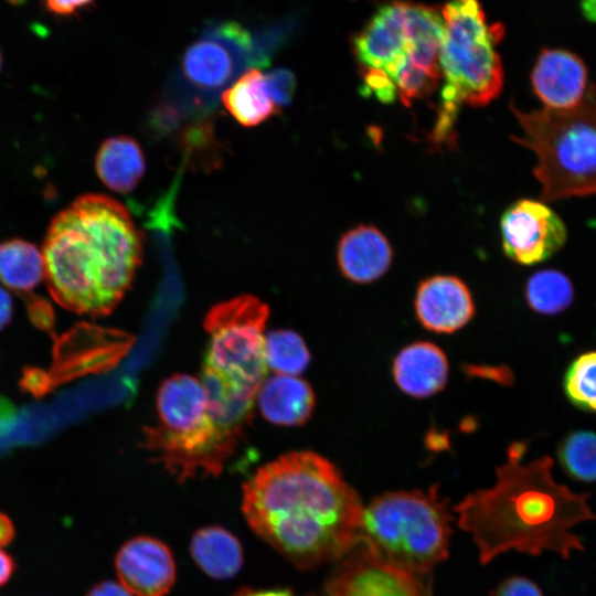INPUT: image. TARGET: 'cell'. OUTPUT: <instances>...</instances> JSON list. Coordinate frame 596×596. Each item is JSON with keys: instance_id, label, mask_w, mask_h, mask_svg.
Here are the masks:
<instances>
[{"instance_id": "cell-1", "label": "cell", "mask_w": 596, "mask_h": 596, "mask_svg": "<svg viewBox=\"0 0 596 596\" xmlns=\"http://www.w3.org/2000/svg\"><path fill=\"white\" fill-rule=\"evenodd\" d=\"M242 511L260 539L298 568L310 570L349 552L363 505L332 462L298 450L257 469L243 486Z\"/></svg>"}, {"instance_id": "cell-2", "label": "cell", "mask_w": 596, "mask_h": 596, "mask_svg": "<svg viewBox=\"0 0 596 596\" xmlns=\"http://www.w3.org/2000/svg\"><path fill=\"white\" fill-rule=\"evenodd\" d=\"M524 453L523 443L512 444L507 462L497 467L494 485L454 507L458 525L477 544L481 564L510 550L536 556L549 550L568 558L572 551H584L572 529L596 520L589 493H575L554 480L550 456L525 465Z\"/></svg>"}, {"instance_id": "cell-3", "label": "cell", "mask_w": 596, "mask_h": 596, "mask_svg": "<svg viewBox=\"0 0 596 596\" xmlns=\"http://www.w3.org/2000/svg\"><path fill=\"white\" fill-rule=\"evenodd\" d=\"M141 254V234L126 206L86 193L61 210L46 230L44 278L61 306L105 316L130 287Z\"/></svg>"}, {"instance_id": "cell-4", "label": "cell", "mask_w": 596, "mask_h": 596, "mask_svg": "<svg viewBox=\"0 0 596 596\" xmlns=\"http://www.w3.org/2000/svg\"><path fill=\"white\" fill-rule=\"evenodd\" d=\"M157 413V423L143 430L142 445L178 481L222 472L241 438L214 419L201 380L188 374L167 379Z\"/></svg>"}, {"instance_id": "cell-5", "label": "cell", "mask_w": 596, "mask_h": 596, "mask_svg": "<svg viewBox=\"0 0 596 596\" xmlns=\"http://www.w3.org/2000/svg\"><path fill=\"white\" fill-rule=\"evenodd\" d=\"M510 109L522 128V135L511 139L538 158L533 174L542 185L543 202L596 194L595 85L567 109L526 113L513 103Z\"/></svg>"}, {"instance_id": "cell-6", "label": "cell", "mask_w": 596, "mask_h": 596, "mask_svg": "<svg viewBox=\"0 0 596 596\" xmlns=\"http://www.w3.org/2000/svg\"><path fill=\"white\" fill-rule=\"evenodd\" d=\"M441 14L445 33L439 68L444 85L434 128L449 135L462 104L485 106L500 94L503 67L496 44L503 28L487 23L478 0H448Z\"/></svg>"}, {"instance_id": "cell-7", "label": "cell", "mask_w": 596, "mask_h": 596, "mask_svg": "<svg viewBox=\"0 0 596 596\" xmlns=\"http://www.w3.org/2000/svg\"><path fill=\"white\" fill-rule=\"evenodd\" d=\"M453 520L436 486L385 492L363 508L356 541L396 567L428 575L448 556Z\"/></svg>"}, {"instance_id": "cell-8", "label": "cell", "mask_w": 596, "mask_h": 596, "mask_svg": "<svg viewBox=\"0 0 596 596\" xmlns=\"http://www.w3.org/2000/svg\"><path fill=\"white\" fill-rule=\"evenodd\" d=\"M444 33L441 9L393 0L380 6L353 36L352 51L361 70L381 71L392 82L406 65L440 75Z\"/></svg>"}, {"instance_id": "cell-9", "label": "cell", "mask_w": 596, "mask_h": 596, "mask_svg": "<svg viewBox=\"0 0 596 596\" xmlns=\"http://www.w3.org/2000/svg\"><path fill=\"white\" fill-rule=\"evenodd\" d=\"M266 304L244 295L213 306L204 318L210 337L203 370L238 395L254 400L265 381Z\"/></svg>"}, {"instance_id": "cell-10", "label": "cell", "mask_w": 596, "mask_h": 596, "mask_svg": "<svg viewBox=\"0 0 596 596\" xmlns=\"http://www.w3.org/2000/svg\"><path fill=\"white\" fill-rule=\"evenodd\" d=\"M268 58L256 33L235 21H212L184 51L181 73L193 87L216 92L244 66L265 64Z\"/></svg>"}, {"instance_id": "cell-11", "label": "cell", "mask_w": 596, "mask_h": 596, "mask_svg": "<svg viewBox=\"0 0 596 596\" xmlns=\"http://www.w3.org/2000/svg\"><path fill=\"white\" fill-rule=\"evenodd\" d=\"M324 590L326 596H434L428 575L396 567L360 541L337 561Z\"/></svg>"}, {"instance_id": "cell-12", "label": "cell", "mask_w": 596, "mask_h": 596, "mask_svg": "<svg viewBox=\"0 0 596 596\" xmlns=\"http://www.w3.org/2000/svg\"><path fill=\"white\" fill-rule=\"evenodd\" d=\"M502 247L513 262L530 266L556 254L566 243L562 219L544 202L520 199L500 219Z\"/></svg>"}, {"instance_id": "cell-13", "label": "cell", "mask_w": 596, "mask_h": 596, "mask_svg": "<svg viewBox=\"0 0 596 596\" xmlns=\"http://www.w3.org/2000/svg\"><path fill=\"white\" fill-rule=\"evenodd\" d=\"M130 343V338L121 332L78 326L55 343L51 384L53 379L61 382L113 365Z\"/></svg>"}, {"instance_id": "cell-14", "label": "cell", "mask_w": 596, "mask_h": 596, "mask_svg": "<svg viewBox=\"0 0 596 596\" xmlns=\"http://www.w3.org/2000/svg\"><path fill=\"white\" fill-rule=\"evenodd\" d=\"M119 583L134 596H164L175 581V564L169 546L150 536L125 542L115 558Z\"/></svg>"}, {"instance_id": "cell-15", "label": "cell", "mask_w": 596, "mask_h": 596, "mask_svg": "<svg viewBox=\"0 0 596 596\" xmlns=\"http://www.w3.org/2000/svg\"><path fill=\"white\" fill-rule=\"evenodd\" d=\"M587 82L588 72L583 60L562 49H543L531 72L532 89L550 109L576 106L588 89Z\"/></svg>"}, {"instance_id": "cell-16", "label": "cell", "mask_w": 596, "mask_h": 596, "mask_svg": "<svg viewBox=\"0 0 596 596\" xmlns=\"http://www.w3.org/2000/svg\"><path fill=\"white\" fill-rule=\"evenodd\" d=\"M419 323L437 333H453L475 315V305L466 284L450 275H437L419 283L415 296Z\"/></svg>"}, {"instance_id": "cell-17", "label": "cell", "mask_w": 596, "mask_h": 596, "mask_svg": "<svg viewBox=\"0 0 596 596\" xmlns=\"http://www.w3.org/2000/svg\"><path fill=\"white\" fill-rule=\"evenodd\" d=\"M393 251L385 235L373 225L351 228L339 241L337 259L342 275L358 284L383 276L391 266Z\"/></svg>"}, {"instance_id": "cell-18", "label": "cell", "mask_w": 596, "mask_h": 596, "mask_svg": "<svg viewBox=\"0 0 596 596\" xmlns=\"http://www.w3.org/2000/svg\"><path fill=\"white\" fill-rule=\"evenodd\" d=\"M393 377L396 385L411 396L425 398L435 395L447 383L446 354L432 342H413L395 356Z\"/></svg>"}, {"instance_id": "cell-19", "label": "cell", "mask_w": 596, "mask_h": 596, "mask_svg": "<svg viewBox=\"0 0 596 596\" xmlns=\"http://www.w3.org/2000/svg\"><path fill=\"white\" fill-rule=\"evenodd\" d=\"M263 416L280 426H299L309 419L315 407V394L302 379L279 375L267 379L257 393Z\"/></svg>"}, {"instance_id": "cell-20", "label": "cell", "mask_w": 596, "mask_h": 596, "mask_svg": "<svg viewBox=\"0 0 596 596\" xmlns=\"http://www.w3.org/2000/svg\"><path fill=\"white\" fill-rule=\"evenodd\" d=\"M99 180L111 191L128 193L136 189L146 171L139 143L127 136L105 139L95 158Z\"/></svg>"}, {"instance_id": "cell-21", "label": "cell", "mask_w": 596, "mask_h": 596, "mask_svg": "<svg viewBox=\"0 0 596 596\" xmlns=\"http://www.w3.org/2000/svg\"><path fill=\"white\" fill-rule=\"evenodd\" d=\"M221 99L232 117L244 127H255L280 110L270 94L265 74L255 67L243 72L226 87Z\"/></svg>"}, {"instance_id": "cell-22", "label": "cell", "mask_w": 596, "mask_h": 596, "mask_svg": "<svg viewBox=\"0 0 596 596\" xmlns=\"http://www.w3.org/2000/svg\"><path fill=\"white\" fill-rule=\"evenodd\" d=\"M190 554L195 564L215 579L236 575L244 560L238 539L217 525L204 526L193 533Z\"/></svg>"}, {"instance_id": "cell-23", "label": "cell", "mask_w": 596, "mask_h": 596, "mask_svg": "<svg viewBox=\"0 0 596 596\" xmlns=\"http://www.w3.org/2000/svg\"><path fill=\"white\" fill-rule=\"evenodd\" d=\"M43 278V255L34 244L22 238L0 242V281L4 286L25 292Z\"/></svg>"}, {"instance_id": "cell-24", "label": "cell", "mask_w": 596, "mask_h": 596, "mask_svg": "<svg viewBox=\"0 0 596 596\" xmlns=\"http://www.w3.org/2000/svg\"><path fill=\"white\" fill-rule=\"evenodd\" d=\"M529 307L541 315L552 316L565 311L574 301L571 279L557 269H542L529 277L524 287Z\"/></svg>"}, {"instance_id": "cell-25", "label": "cell", "mask_w": 596, "mask_h": 596, "mask_svg": "<svg viewBox=\"0 0 596 596\" xmlns=\"http://www.w3.org/2000/svg\"><path fill=\"white\" fill-rule=\"evenodd\" d=\"M265 363L275 374L296 376L309 362L310 352L302 338L291 330H276L265 334Z\"/></svg>"}, {"instance_id": "cell-26", "label": "cell", "mask_w": 596, "mask_h": 596, "mask_svg": "<svg viewBox=\"0 0 596 596\" xmlns=\"http://www.w3.org/2000/svg\"><path fill=\"white\" fill-rule=\"evenodd\" d=\"M556 454L568 477L582 482L596 481V432H570L557 445Z\"/></svg>"}, {"instance_id": "cell-27", "label": "cell", "mask_w": 596, "mask_h": 596, "mask_svg": "<svg viewBox=\"0 0 596 596\" xmlns=\"http://www.w3.org/2000/svg\"><path fill=\"white\" fill-rule=\"evenodd\" d=\"M567 401L577 409L596 414V350L579 353L563 376Z\"/></svg>"}, {"instance_id": "cell-28", "label": "cell", "mask_w": 596, "mask_h": 596, "mask_svg": "<svg viewBox=\"0 0 596 596\" xmlns=\"http://www.w3.org/2000/svg\"><path fill=\"white\" fill-rule=\"evenodd\" d=\"M362 95L374 96L384 104L393 103L397 98V91L392 79L381 71L361 70Z\"/></svg>"}, {"instance_id": "cell-29", "label": "cell", "mask_w": 596, "mask_h": 596, "mask_svg": "<svg viewBox=\"0 0 596 596\" xmlns=\"http://www.w3.org/2000/svg\"><path fill=\"white\" fill-rule=\"evenodd\" d=\"M270 94L279 108L290 104L296 89L294 74L286 68H276L265 74Z\"/></svg>"}, {"instance_id": "cell-30", "label": "cell", "mask_w": 596, "mask_h": 596, "mask_svg": "<svg viewBox=\"0 0 596 596\" xmlns=\"http://www.w3.org/2000/svg\"><path fill=\"white\" fill-rule=\"evenodd\" d=\"M494 596H543V593L532 581L521 576H513L499 585Z\"/></svg>"}, {"instance_id": "cell-31", "label": "cell", "mask_w": 596, "mask_h": 596, "mask_svg": "<svg viewBox=\"0 0 596 596\" xmlns=\"http://www.w3.org/2000/svg\"><path fill=\"white\" fill-rule=\"evenodd\" d=\"M44 8L52 14L71 17L94 4L96 0H41Z\"/></svg>"}, {"instance_id": "cell-32", "label": "cell", "mask_w": 596, "mask_h": 596, "mask_svg": "<svg viewBox=\"0 0 596 596\" xmlns=\"http://www.w3.org/2000/svg\"><path fill=\"white\" fill-rule=\"evenodd\" d=\"M29 312L38 326L47 328L52 324V309L44 300L39 298L32 299L29 302Z\"/></svg>"}, {"instance_id": "cell-33", "label": "cell", "mask_w": 596, "mask_h": 596, "mask_svg": "<svg viewBox=\"0 0 596 596\" xmlns=\"http://www.w3.org/2000/svg\"><path fill=\"white\" fill-rule=\"evenodd\" d=\"M86 596H134L120 583L104 581L89 589Z\"/></svg>"}, {"instance_id": "cell-34", "label": "cell", "mask_w": 596, "mask_h": 596, "mask_svg": "<svg viewBox=\"0 0 596 596\" xmlns=\"http://www.w3.org/2000/svg\"><path fill=\"white\" fill-rule=\"evenodd\" d=\"M23 383L26 390L31 391L34 394L43 393L47 390V386L51 384L49 375H45L44 372L39 370L28 371Z\"/></svg>"}, {"instance_id": "cell-35", "label": "cell", "mask_w": 596, "mask_h": 596, "mask_svg": "<svg viewBox=\"0 0 596 596\" xmlns=\"http://www.w3.org/2000/svg\"><path fill=\"white\" fill-rule=\"evenodd\" d=\"M15 571V563L11 555L0 550V586L9 582Z\"/></svg>"}, {"instance_id": "cell-36", "label": "cell", "mask_w": 596, "mask_h": 596, "mask_svg": "<svg viewBox=\"0 0 596 596\" xmlns=\"http://www.w3.org/2000/svg\"><path fill=\"white\" fill-rule=\"evenodd\" d=\"M232 596H294L288 588H272V589H249L242 588Z\"/></svg>"}, {"instance_id": "cell-37", "label": "cell", "mask_w": 596, "mask_h": 596, "mask_svg": "<svg viewBox=\"0 0 596 596\" xmlns=\"http://www.w3.org/2000/svg\"><path fill=\"white\" fill-rule=\"evenodd\" d=\"M12 316V300L10 295L0 286V330L10 321Z\"/></svg>"}, {"instance_id": "cell-38", "label": "cell", "mask_w": 596, "mask_h": 596, "mask_svg": "<svg viewBox=\"0 0 596 596\" xmlns=\"http://www.w3.org/2000/svg\"><path fill=\"white\" fill-rule=\"evenodd\" d=\"M14 536V525L10 518L0 512V547L8 545Z\"/></svg>"}, {"instance_id": "cell-39", "label": "cell", "mask_w": 596, "mask_h": 596, "mask_svg": "<svg viewBox=\"0 0 596 596\" xmlns=\"http://www.w3.org/2000/svg\"><path fill=\"white\" fill-rule=\"evenodd\" d=\"M1 67H2V54H1V50H0V72H1Z\"/></svg>"}, {"instance_id": "cell-40", "label": "cell", "mask_w": 596, "mask_h": 596, "mask_svg": "<svg viewBox=\"0 0 596 596\" xmlns=\"http://www.w3.org/2000/svg\"><path fill=\"white\" fill-rule=\"evenodd\" d=\"M9 1L14 2V3H17V2L19 3V2H21L22 0H9Z\"/></svg>"}]
</instances>
